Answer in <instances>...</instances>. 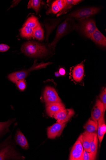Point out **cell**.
<instances>
[{"label":"cell","instance_id":"8992f818","mask_svg":"<svg viewBox=\"0 0 106 160\" xmlns=\"http://www.w3.org/2000/svg\"><path fill=\"white\" fill-rule=\"evenodd\" d=\"M44 99L45 103L62 102L55 90L53 87L47 86L44 93Z\"/></svg>","mask_w":106,"mask_h":160},{"label":"cell","instance_id":"ac0fdd59","mask_svg":"<svg viewBox=\"0 0 106 160\" xmlns=\"http://www.w3.org/2000/svg\"><path fill=\"white\" fill-rule=\"evenodd\" d=\"M86 131L89 133H97L98 128V122H95L90 118L83 126Z\"/></svg>","mask_w":106,"mask_h":160},{"label":"cell","instance_id":"f546056e","mask_svg":"<svg viewBox=\"0 0 106 160\" xmlns=\"http://www.w3.org/2000/svg\"><path fill=\"white\" fill-rule=\"evenodd\" d=\"M59 73L60 75L64 76L66 74V71L63 68H60L59 69Z\"/></svg>","mask_w":106,"mask_h":160},{"label":"cell","instance_id":"6da1fadb","mask_svg":"<svg viewBox=\"0 0 106 160\" xmlns=\"http://www.w3.org/2000/svg\"><path fill=\"white\" fill-rule=\"evenodd\" d=\"M25 54L30 57H42L48 55L49 49L43 43L35 41L25 42L21 48Z\"/></svg>","mask_w":106,"mask_h":160},{"label":"cell","instance_id":"d6986e66","mask_svg":"<svg viewBox=\"0 0 106 160\" xmlns=\"http://www.w3.org/2000/svg\"><path fill=\"white\" fill-rule=\"evenodd\" d=\"M21 36L28 39H30L34 38L33 29L27 26H24L20 31Z\"/></svg>","mask_w":106,"mask_h":160},{"label":"cell","instance_id":"d4e9b609","mask_svg":"<svg viewBox=\"0 0 106 160\" xmlns=\"http://www.w3.org/2000/svg\"><path fill=\"white\" fill-rule=\"evenodd\" d=\"M60 11V10L57 3L56 1H55L52 3L50 9L47 12V13L57 14Z\"/></svg>","mask_w":106,"mask_h":160},{"label":"cell","instance_id":"4316f807","mask_svg":"<svg viewBox=\"0 0 106 160\" xmlns=\"http://www.w3.org/2000/svg\"><path fill=\"white\" fill-rule=\"evenodd\" d=\"M96 159V158L94 157L91 152H88L84 150L83 160H94Z\"/></svg>","mask_w":106,"mask_h":160},{"label":"cell","instance_id":"3957f363","mask_svg":"<svg viewBox=\"0 0 106 160\" xmlns=\"http://www.w3.org/2000/svg\"><path fill=\"white\" fill-rule=\"evenodd\" d=\"M90 17L79 20L78 26L76 25V28H79L83 34L89 38H90L97 28L95 21Z\"/></svg>","mask_w":106,"mask_h":160},{"label":"cell","instance_id":"30bf717a","mask_svg":"<svg viewBox=\"0 0 106 160\" xmlns=\"http://www.w3.org/2000/svg\"><path fill=\"white\" fill-rule=\"evenodd\" d=\"M95 133L85 131L79 137L84 150L87 152H91L90 145L94 141Z\"/></svg>","mask_w":106,"mask_h":160},{"label":"cell","instance_id":"7402d4cb","mask_svg":"<svg viewBox=\"0 0 106 160\" xmlns=\"http://www.w3.org/2000/svg\"><path fill=\"white\" fill-rule=\"evenodd\" d=\"M38 18L34 16L29 17L26 21L24 26L34 29L39 24Z\"/></svg>","mask_w":106,"mask_h":160},{"label":"cell","instance_id":"7c38bea8","mask_svg":"<svg viewBox=\"0 0 106 160\" xmlns=\"http://www.w3.org/2000/svg\"><path fill=\"white\" fill-rule=\"evenodd\" d=\"M65 108V105L62 102L48 103L45 105L46 112L47 114L52 118L59 110Z\"/></svg>","mask_w":106,"mask_h":160},{"label":"cell","instance_id":"277c9868","mask_svg":"<svg viewBox=\"0 0 106 160\" xmlns=\"http://www.w3.org/2000/svg\"><path fill=\"white\" fill-rule=\"evenodd\" d=\"M36 61L33 65L27 70L18 71L12 72L8 76L9 79L14 83L20 80L24 79L28 75L31 71L38 69H41L46 67L50 64L49 62L48 63H41L37 64Z\"/></svg>","mask_w":106,"mask_h":160},{"label":"cell","instance_id":"4fadbf2b","mask_svg":"<svg viewBox=\"0 0 106 160\" xmlns=\"http://www.w3.org/2000/svg\"><path fill=\"white\" fill-rule=\"evenodd\" d=\"M84 72L83 62L76 66L72 71V77L73 80L77 82H81L84 76Z\"/></svg>","mask_w":106,"mask_h":160},{"label":"cell","instance_id":"e0dca14e","mask_svg":"<svg viewBox=\"0 0 106 160\" xmlns=\"http://www.w3.org/2000/svg\"><path fill=\"white\" fill-rule=\"evenodd\" d=\"M66 4L64 9L58 12L57 15V17H59L63 14H66L73 7L77 5L82 1L81 0H66Z\"/></svg>","mask_w":106,"mask_h":160},{"label":"cell","instance_id":"cb8c5ba5","mask_svg":"<svg viewBox=\"0 0 106 160\" xmlns=\"http://www.w3.org/2000/svg\"><path fill=\"white\" fill-rule=\"evenodd\" d=\"M13 122V120H10L5 122H0V135L5 132L7 131L9 127Z\"/></svg>","mask_w":106,"mask_h":160},{"label":"cell","instance_id":"ffe728a7","mask_svg":"<svg viewBox=\"0 0 106 160\" xmlns=\"http://www.w3.org/2000/svg\"><path fill=\"white\" fill-rule=\"evenodd\" d=\"M33 36L34 38L39 41H42L44 40V31L40 23L33 29Z\"/></svg>","mask_w":106,"mask_h":160},{"label":"cell","instance_id":"f1b7e54d","mask_svg":"<svg viewBox=\"0 0 106 160\" xmlns=\"http://www.w3.org/2000/svg\"><path fill=\"white\" fill-rule=\"evenodd\" d=\"M10 48L8 45L4 44H0V52H4L7 51Z\"/></svg>","mask_w":106,"mask_h":160},{"label":"cell","instance_id":"4dcf8cb0","mask_svg":"<svg viewBox=\"0 0 106 160\" xmlns=\"http://www.w3.org/2000/svg\"><path fill=\"white\" fill-rule=\"evenodd\" d=\"M55 75L56 77H59L60 76V74L59 73V72H55Z\"/></svg>","mask_w":106,"mask_h":160},{"label":"cell","instance_id":"9a60e30c","mask_svg":"<svg viewBox=\"0 0 106 160\" xmlns=\"http://www.w3.org/2000/svg\"><path fill=\"white\" fill-rule=\"evenodd\" d=\"M104 113L102 115V117L98 121V137L99 140L100 145L103 139L104 136L106 132V126L105 123Z\"/></svg>","mask_w":106,"mask_h":160},{"label":"cell","instance_id":"83f0119b","mask_svg":"<svg viewBox=\"0 0 106 160\" xmlns=\"http://www.w3.org/2000/svg\"><path fill=\"white\" fill-rule=\"evenodd\" d=\"M16 83L20 90L24 91L25 89L26 85L24 79L18 80Z\"/></svg>","mask_w":106,"mask_h":160},{"label":"cell","instance_id":"484cf974","mask_svg":"<svg viewBox=\"0 0 106 160\" xmlns=\"http://www.w3.org/2000/svg\"><path fill=\"white\" fill-rule=\"evenodd\" d=\"M100 100L104 105L105 110L106 109V89L105 88L102 90L99 96Z\"/></svg>","mask_w":106,"mask_h":160},{"label":"cell","instance_id":"2e32d148","mask_svg":"<svg viewBox=\"0 0 106 160\" xmlns=\"http://www.w3.org/2000/svg\"><path fill=\"white\" fill-rule=\"evenodd\" d=\"M15 140L16 143L23 149L27 150L29 148L28 141L23 133L20 130L17 131L16 136Z\"/></svg>","mask_w":106,"mask_h":160},{"label":"cell","instance_id":"9c48e42d","mask_svg":"<svg viewBox=\"0 0 106 160\" xmlns=\"http://www.w3.org/2000/svg\"><path fill=\"white\" fill-rule=\"evenodd\" d=\"M66 124V123H61L57 122L48 127L47 129L48 138L53 139L59 137L62 134Z\"/></svg>","mask_w":106,"mask_h":160},{"label":"cell","instance_id":"603a6c76","mask_svg":"<svg viewBox=\"0 0 106 160\" xmlns=\"http://www.w3.org/2000/svg\"><path fill=\"white\" fill-rule=\"evenodd\" d=\"M98 142V135L97 133H96L95 134L94 141L91 144L90 147L91 152H92L94 157L95 158H96L97 154Z\"/></svg>","mask_w":106,"mask_h":160},{"label":"cell","instance_id":"ba28073f","mask_svg":"<svg viewBox=\"0 0 106 160\" xmlns=\"http://www.w3.org/2000/svg\"><path fill=\"white\" fill-rule=\"evenodd\" d=\"M23 158L10 145H8L0 150V160L10 159H20Z\"/></svg>","mask_w":106,"mask_h":160},{"label":"cell","instance_id":"44dd1931","mask_svg":"<svg viewBox=\"0 0 106 160\" xmlns=\"http://www.w3.org/2000/svg\"><path fill=\"white\" fill-rule=\"evenodd\" d=\"M42 1L40 0H31L28 4L27 8L34 10L37 14L39 11Z\"/></svg>","mask_w":106,"mask_h":160},{"label":"cell","instance_id":"8fae6325","mask_svg":"<svg viewBox=\"0 0 106 160\" xmlns=\"http://www.w3.org/2000/svg\"><path fill=\"white\" fill-rule=\"evenodd\" d=\"M105 111L103 104L99 99H97L92 111V119L95 122H98Z\"/></svg>","mask_w":106,"mask_h":160},{"label":"cell","instance_id":"5bb4252c","mask_svg":"<svg viewBox=\"0 0 106 160\" xmlns=\"http://www.w3.org/2000/svg\"><path fill=\"white\" fill-rule=\"evenodd\" d=\"M90 39L97 45L106 47V38L97 28Z\"/></svg>","mask_w":106,"mask_h":160},{"label":"cell","instance_id":"5b68a950","mask_svg":"<svg viewBox=\"0 0 106 160\" xmlns=\"http://www.w3.org/2000/svg\"><path fill=\"white\" fill-rule=\"evenodd\" d=\"M75 114L72 108L65 109L60 110L53 116V117L57 122L64 123L69 121Z\"/></svg>","mask_w":106,"mask_h":160},{"label":"cell","instance_id":"52a82bcc","mask_svg":"<svg viewBox=\"0 0 106 160\" xmlns=\"http://www.w3.org/2000/svg\"><path fill=\"white\" fill-rule=\"evenodd\" d=\"M84 149L79 138L75 142L70 154V160H83Z\"/></svg>","mask_w":106,"mask_h":160},{"label":"cell","instance_id":"7a4b0ae2","mask_svg":"<svg viewBox=\"0 0 106 160\" xmlns=\"http://www.w3.org/2000/svg\"><path fill=\"white\" fill-rule=\"evenodd\" d=\"M76 28V24L74 19H66L58 27L55 37L49 46L50 47H55L60 39Z\"/></svg>","mask_w":106,"mask_h":160}]
</instances>
